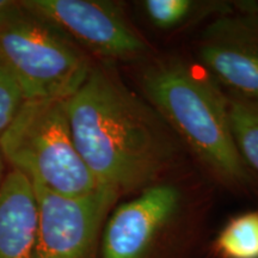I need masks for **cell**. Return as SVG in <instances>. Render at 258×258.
Here are the masks:
<instances>
[{
  "instance_id": "obj_16",
  "label": "cell",
  "mask_w": 258,
  "mask_h": 258,
  "mask_svg": "<svg viewBox=\"0 0 258 258\" xmlns=\"http://www.w3.org/2000/svg\"><path fill=\"white\" fill-rule=\"evenodd\" d=\"M249 3H250L251 9H252L254 12H257V14H258V2H249Z\"/></svg>"
},
{
  "instance_id": "obj_1",
  "label": "cell",
  "mask_w": 258,
  "mask_h": 258,
  "mask_svg": "<svg viewBox=\"0 0 258 258\" xmlns=\"http://www.w3.org/2000/svg\"><path fill=\"white\" fill-rule=\"evenodd\" d=\"M64 103L77 151L101 188L118 198L141 191L175 166L179 140L112 64L93 63Z\"/></svg>"
},
{
  "instance_id": "obj_5",
  "label": "cell",
  "mask_w": 258,
  "mask_h": 258,
  "mask_svg": "<svg viewBox=\"0 0 258 258\" xmlns=\"http://www.w3.org/2000/svg\"><path fill=\"white\" fill-rule=\"evenodd\" d=\"M77 46L102 62H137L151 54L148 44L120 4L106 0H23Z\"/></svg>"
},
{
  "instance_id": "obj_12",
  "label": "cell",
  "mask_w": 258,
  "mask_h": 258,
  "mask_svg": "<svg viewBox=\"0 0 258 258\" xmlns=\"http://www.w3.org/2000/svg\"><path fill=\"white\" fill-rule=\"evenodd\" d=\"M143 8L147 18L161 30L184 27L198 16L203 15V6L191 0H146Z\"/></svg>"
},
{
  "instance_id": "obj_8",
  "label": "cell",
  "mask_w": 258,
  "mask_h": 258,
  "mask_svg": "<svg viewBox=\"0 0 258 258\" xmlns=\"http://www.w3.org/2000/svg\"><path fill=\"white\" fill-rule=\"evenodd\" d=\"M202 32L199 57L203 70L230 95L258 98V15L243 2Z\"/></svg>"
},
{
  "instance_id": "obj_3",
  "label": "cell",
  "mask_w": 258,
  "mask_h": 258,
  "mask_svg": "<svg viewBox=\"0 0 258 258\" xmlns=\"http://www.w3.org/2000/svg\"><path fill=\"white\" fill-rule=\"evenodd\" d=\"M64 101H24L0 134V153L12 170L34 185L66 198H80L101 186L77 151Z\"/></svg>"
},
{
  "instance_id": "obj_7",
  "label": "cell",
  "mask_w": 258,
  "mask_h": 258,
  "mask_svg": "<svg viewBox=\"0 0 258 258\" xmlns=\"http://www.w3.org/2000/svg\"><path fill=\"white\" fill-rule=\"evenodd\" d=\"M32 186L38 207L32 258H96L102 226L118 195L99 188L90 195L66 198Z\"/></svg>"
},
{
  "instance_id": "obj_6",
  "label": "cell",
  "mask_w": 258,
  "mask_h": 258,
  "mask_svg": "<svg viewBox=\"0 0 258 258\" xmlns=\"http://www.w3.org/2000/svg\"><path fill=\"white\" fill-rule=\"evenodd\" d=\"M185 202L175 182L161 179L141 190L106 220L102 258H157L179 226Z\"/></svg>"
},
{
  "instance_id": "obj_10",
  "label": "cell",
  "mask_w": 258,
  "mask_h": 258,
  "mask_svg": "<svg viewBox=\"0 0 258 258\" xmlns=\"http://www.w3.org/2000/svg\"><path fill=\"white\" fill-rule=\"evenodd\" d=\"M212 251L217 258H258V211L231 218L215 237Z\"/></svg>"
},
{
  "instance_id": "obj_15",
  "label": "cell",
  "mask_w": 258,
  "mask_h": 258,
  "mask_svg": "<svg viewBox=\"0 0 258 258\" xmlns=\"http://www.w3.org/2000/svg\"><path fill=\"white\" fill-rule=\"evenodd\" d=\"M12 2H9V0H0V12H2L3 10H5L6 8H9Z\"/></svg>"
},
{
  "instance_id": "obj_9",
  "label": "cell",
  "mask_w": 258,
  "mask_h": 258,
  "mask_svg": "<svg viewBox=\"0 0 258 258\" xmlns=\"http://www.w3.org/2000/svg\"><path fill=\"white\" fill-rule=\"evenodd\" d=\"M37 224L34 186L11 170L0 184V258H32Z\"/></svg>"
},
{
  "instance_id": "obj_11",
  "label": "cell",
  "mask_w": 258,
  "mask_h": 258,
  "mask_svg": "<svg viewBox=\"0 0 258 258\" xmlns=\"http://www.w3.org/2000/svg\"><path fill=\"white\" fill-rule=\"evenodd\" d=\"M232 133L249 169L258 175V98L228 95Z\"/></svg>"
},
{
  "instance_id": "obj_4",
  "label": "cell",
  "mask_w": 258,
  "mask_h": 258,
  "mask_svg": "<svg viewBox=\"0 0 258 258\" xmlns=\"http://www.w3.org/2000/svg\"><path fill=\"white\" fill-rule=\"evenodd\" d=\"M0 61L17 79L25 101L67 99L95 63L60 29L21 2L0 12Z\"/></svg>"
},
{
  "instance_id": "obj_13",
  "label": "cell",
  "mask_w": 258,
  "mask_h": 258,
  "mask_svg": "<svg viewBox=\"0 0 258 258\" xmlns=\"http://www.w3.org/2000/svg\"><path fill=\"white\" fill-rule=\"evenodd\" d=\"M24 101L17 79L0 61V134L11 123Z\"/></svg>"
},
{
  "instance_id": "obj_2",
  "label": "cell",
  "mask_w": 258,
  "mask_h": 258,
  "mask_svg": "<svg viewBox=\"0 0 258 258\" xmlns=\"http://www.w3.org/2000/svg\"><path fill=\"white\" fill-rule=\"evenodd\" d=\"M139 85L145 101L213 176L230 186L250 184L252 175L232 133L227 95L207 72L178 56L158 57L143 67Z\"/></svg>"
},
{
  "instance_id": "obj_14",
  "label": "cell",
  "mask_w": 258,
  "mask_h": 258,
  "mask_svg": "<svg viewBox=\"0 0 258 258\" xmlns=\"http://www.w3.org/2000/svg\"><path fill=\"white\" fill-rule=\"evenodd\" d=\"M4 169H5V160L0 153V184H2L3 179H4Z\"/></svg>"
}]
</instances>
